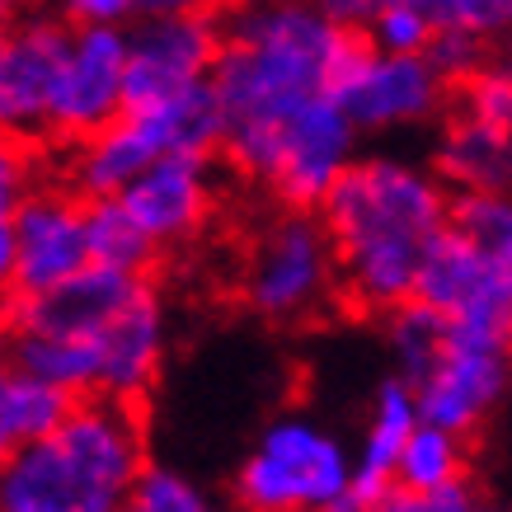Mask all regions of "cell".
<instances>
[{
    "label": "cell",
    "mask_w": 512,
    "mask_h": 512,
    "mask_svg": "<svg viewBox=\"0 0 512 512\" xmlns=\"http://www.w3.org/2000/svg\"><path fill=\"white\" fill-rule=\"evenodd\" d=\"M76 395H66L62 386H52L47 376H38L33 367L0 357V442L15 451L33 437H43L52 423L66 414V404Z\"/></svg>",
    "instance_id": "e0dca14e"
},
{
    "label": "cell",
    "mask_w": 512,
    "mask_h": 512,
    "mask_svg": "<svg viewBox=\"0 0 512 512\" xmlns=\"http://www.w3.org/2000/svg\"><path fill=\"white\" fill-rule=\"evenodd\" d=\"M433 174L456 193L512 188V132L461 109L437 137Z\"/></svg>",
    "instance_id": "2e32d148"
},
{
    "label": "cell",
    "mask_w": 512,
    "mask_h": 512,
    "mask_svg": "<svg viewBox=\"0 0 512 512\" xmlns=\"http://www.w3.org/2000/svg\"><path fill=\"white\" fill-rule=\"evenodd\" d=\"M456 475H466V447H461V433L419 419L414 428H409V437H404L400 461H395V489L386 494L381 508H409L419 494L456 480Z\"/></svg>",
    "instance_id": "ac0fdd59"
},
{
    "label": "cell",
    "mask_w": 512,
    "mask_h": 512,
    "mask_svg": "<svg viewBox=\"0 0 512 512\" xmlns=\"http://www.w3.org/2000/svg\"><path fill=\"white\" fill-rule=\"evenodd\" d=\"M334 99L357 132H400L437 118L447 104V76L428 52H386L357 43L334 85Z\"/></svg>",
    "instance_id": "30bf717a"
},
{
    "label": "cell",
    "mask_w": 512,
    "mask_h": 512,
    "mask_svg": "<svg viewBox=\"0 0 512 512\" xmlns=\"http://www.w3.org/2000/svg\"><path fill=\"white\" fill-rule=\"evenodd\" d=\"M461 109L512 132V62H480L461 76Z\"/></svg>",
    "instance_id": "d4e9b609"
},
{
    "label": "cell",
    "mask_w": 512,
    "mask_h": 512,
    "mask_svg": "<svg viewBox=\"0 0 512 512\" xmlns=\"http://www.w3.org/2000/svg\"><path fill=\"white\" fill-rule=\"evenodd\" d=\"M357 137L362 132L343 113V104L325 94L301 113H292L287 123H278L259 146H249L235 160V170L249 174L287 207H320V198L357 160Z\"/></svg>",
    "instance_id": "52a82bcc"
},
{
    "label": "cell",
    "mask_w": 512,
    "mask_h": 512,
    "mask_svg": "<svg viewBox=\"0 0 512 512\" xmlns=\"http://www.w3.org/2000/svg\"><path fill=\"white\" fill-rule=\"evenodd\" d=\"M85 245H90V268H109L123 278H146V268L160 254L118 198H85Z\"/></svg>",
    "instance_id": "d6986e66"
},
{
    "label": "cell",
    "mask_w": 512,
    "mask_h": 512,
    "mask_svg": "<svg viewBox=\"0 0 512 512\" xmlns=\"http://www.w3.org/2000/svg\"><path fill=\"white\" fill-rule=\"evenodd\" d=\"M249 311L273 325H301L329 306L339 292V254L325 221L311 207H287L249 240L245 273H240Z\"/></svg>",
    "instance_id": "8992f818"
},
{
    "label": "cell",
    "mask_w": 512,
    "mask_h": 512,
    "mask_svg": "<svg viewBox=\"0 0 512 512\" xmlns=\"http://www.w3.org/2000/svg\"><path fill=\"white\" fill-rule=\"evenodd\" d=\"M508 33H512V0H508Z\"/></svg>",
    "instance_id": "8d00e7d4"
},
{
    "label": "cell",
    "mask_w": 512,
    "mask_h": 512,
    "mask_svg": "<svg viewBox=\"0 0 512 512\" xmlns=\"http://www.w3.org/2000/svg\"><path fill=\"white\" fill-rule=\"evenodd\" d=\"M57 15L71 29H127L141 15V0H57Z\"/></svg>",
    "instance_id": "4316f807"
},
{
    "label": "cell",
    "mask_w": 512,
    "mask_h": 512,
    "mask_svg": "<svg viewBox=\"0 0 512 512\" xmlns=\"http://www.w3.org/2000/svg\"><path fill=\"white\" fill-rule=\"evenodd\" d=\"M362 29H367V43L386 52H428L433 43V24L414 0H381Z\"/></svg>",
    "instance_id": "cb8c5ba5"
},
{
    "label": "cell",
    "mask_w": 512,
    "mask_h": 512,
    "mask_svg": "<svg viewBox=\"0 0 512 512\" xmlns=\"http://www.w3.org/2000/svg\"><path fill=\"white\" fill-rule=\"evenodd\" d=\"M90 268L85 198L62 188H33L15 212V282L10 296H43Z\"/></svg>",
    "instance_id": "4fadbf2b"
},
{
    "label": "cell",
    "mask_w": 512,
    "mask_h": 512,
    "mask_svg": "<svg viewBox=\"0 0 512 512\" xmlns=\"http://www.w3.org/2000/svg\"><path fill=\"white\" fill-rule=\"evenodd\" d=\"M33 188V151L24 146V132H0V217H15Z\"/></svg>",
    "instance_id": "484cf974"
},
{
    "label": "cell",
    "mask_w": 512,
    "mask_h": 512,
    "mask_svg": "<svg viewBox=\"0 0 512 512\" xmlns=\"http://www.w3.org/2000/svg\"><path fill=\"white\" fill-rule=\"evenodd\" d=\"M127 508L137 512H207V494H202L198 484L179 475L170 466H151V461H141L137 480L127 489Z\"/></svg>",
    "instance_id": "7402d4cb"
},
{
    "label": "cell",
    "mask_w": 512,
    "mask_h": 512,
    "mask_svg": "<svg viewBox=\"0 0 512 512\" xmlns=\"http://www.w3.org/2000/svg\"><path fill=\"white\" fill-rule=\"evenodd\" d=\"M221 24L193 10H146L141 24L127 33V104L156 94L207 85L217 62Z\"/></svg>",
    "instance_id": "7c38bea8"
},
{
    "label": "cell",
    "mask_w": 512,
    "mask_h": 512,
    "mask_svg": "<svg viewBox=\"0 0 512 512\" xmlns=\"http://www.w3.org/2000/svg\"><path fill=\"white\" fill-rule=\"evenodd\" d=\"M414 423H419L414 386L404 376H395V381H386V386L376 390L367 428H362V442L353 451L348 508H381L386 503V494L395 489V461H400V447Z\"/></svg>",
    "instance_id": "9a60e30c"
},
{
    "label": "cell",
    "mask_w": 512,
    "mask_h": 512,
    "mask_svg": "<svg viewBox=\"0 0 512 512\" xmlns=\"http://www.w3.org/2000/svg\"><path fill=\"white\" fill-rule=\"evenodd\" d=\"M409 508L414 512H470V508H480V489L470 484V475H456V480L419 494Z\"/></svg>",
    "instance_id": "83f0119b"
},
{
    "label": "cell",
    "mask_w": 512,
    "mask_h": 512,
    "mask_svg": "<svg viewBox=\"0 0 512 512\" xmlns=\"http://www.w3.org/2000/svg\"><path fill=\"white\" fill-rule=\"evenodd\" d=\"M170 353V315L146 278L85 268L43 296H15L10 357L66 395L141 400Z\"/></svg>",
    "instance_id": "6da1fadb"
},
{
    "label": "cell",
    "mask_w": 512,
    "mask_h": 512,
    "mask_svg": "<svg viewBox=\"0 0 512 512\" xmlns=\"http://www.w3.org/2000/svg\"><path fill=\"white\" fill-rule=\"evenodd\" d=\"M127 104V29H71L47 71L38 132L85 141L109 127Z\"/></svg>",
    "instance_id": "ba28073f"
},
{
    "label": "cell",
    "mask_w": 512,
    "mask_h": 512,
    "mask_svg": "<svg viewBox=\"0 0 512 512\" xmlns=\"http://www.w3.org/2000/svg\"><path fill=\"white\" fill-rule=\"evenodd\" d=\"M5 29H10V24H0V132H24V113H19V90H15V71H10Z\"/></svg>",
    "instance_id": "f1b7e54d"
},
{
    "label": "cell",
    "mask_w": 512,
    "mask_h": 512,
    "mask_svg": "<svg viewBox=\"0 0 512 512\" xmlns=\"http://www.w3.org/2000/svg\"><path fill=\"white\" fill-rule=\"evenodd\" d=\"M10 353V325H5V320H0V357Z\"/></svg>",
    "instance_id": "e575fe53"
},
{
    "label": "cell",
    "mask_w": 512,
    "mask_h": 512,
    "mask_svg": "<svg viewBox=\"0 0 512 512\" xmlns=\"http://www.w3.org/2000/svg\"><path fill=\"white\" fill-rule=\"evenodd\" d=\"M5 456H10V447H5V442H0V461H5Z\"/></svg>",
    "instance_id": "d590c367"
},
{
    "label": "cell",
    "mask_w": 512,
    "mask_h": 512,
    "mask_svg": "<svg viewBox=\"0 0 512 512\" xmlns=\"http://www.w3.org/2000/svg\"><path fill=\"white\" fill-rule=\"evenodd\" d=\"M141 461L132 404L76 395L43 437L0 461V512H118Z\"/></svg>",
    "instance_id": "277c9868"
},
{
    "label": "cell",
    "mask_w": 512,
    "mask_h": 512,
    "mask_svg": "<svg viewBox=\"0 0 512 512\" xmlns=\"http://www.w3.org/2000/svg\"><path fill=\"white\" fill-rule=\"evenodd\" d=\"M451 217V193L433 170L400 156H357L320 198L339 287L362 311L386 315L414 296L433 235Z\"/></svg>",
    "instance_id": "3957f363"
},
{
    "label": "cell",
    "mask_w": 512,
    "mask_h": 512,
    "mask_svg": "<svg viewBox=\"0 0 512 512\" xmlns=\"http://www.w3.org/2000/svg\"><path fill=\"white\" fill-rule=\"evenodd\" d=\"M15 282V217H0V296Z\"/></svg>",
    "instance_id": "4dcf8cb0"
},
{
    "label": "cell",
    "mask_w": 512,
    "mask_h": 512,
    "mask_svg": "<svg viewBox=\"0 0 512 512\" xmlns=\"http://www.w3.org/2000/svg\"><path fill=\"white\" fill-rule=\"evenodd\" d=\"M437 33H461L489 43L494 33H508V0H414Z\"/></svg>",
    "instance_id": "603a6c76"
},
{
    "label": "cell",
    "mask_w": 512,
    "mask_h": 512,
    "mask_svg": "<svg viewBox=\"0 0 512 512\" xmlns=\"http://www.w3.org/2000/svg\"><path fill=\"white\" fill-rule=\"evenodd\" d=\"M353 451L311 414L268 419L235 475V494L254 512H334L348 508Z\"/></svg>",
    "instance_id": "5b68a950"
},
{
    "label": "cell",
    "mask_w": 512,
    "mask_h": 512,
    "mask_svg": "<svg viewBox=\"0 0 512 512\" xmlns=\"http://www.w3.org/2000/svg\"><path fill=\"white\" fill-rule=\"evenodd\" d=\"M193 5H207V0H141V15L146 10H193Z\"/></svg>",
    "instance_id": "d6a6232c"
},
{
    "label": "cell",
    "mask_w": 512,
    "mask_h": 512,
    "mask_svg": "<svg viewBox=\"0 0 512 512\" xmlns=\"http://www.w3.org/2000/svg\"><path fill=\"white\" fill-rule=\"evenodd\" d=\"M43 0H0V24H15V19L33 15Z\"/></svg>",
    "instance_id": "1f68e13d"
},
{
    "label": "cell",
    "mask_w": 512,
    "mask_h": 512,
    "mask_svg": "<svg viewBox=\"0 0 512 512\" xmlns=\"http://www.w3.org/2000/svg\"><path fill=\"white\" fill-rule=\"evenodd\" d=\"M113 198L151 235V245L170 249L207 226L212 202H217V174L207 156H160L137 179H127Z\"/></svg>",
    "instance_id": "5bb4252c"
},
{
    "label": "cell",
    "mask_w": 512,
    "mask_h": 512,
    "mask_svg": "<svg viewBox=\"0 0 512 512\" xmlns=\"http://www.w3.org/2000/svg\"><path fill=\"white\" fill-rule=\"evenodd\" d=\"M390 315V348H395V362H400V376H414L437 353V343H442V315L433 306H423V301H400Z\"/></svg>",
    "instance_id": "44dd1931"
},
{
    "label": "cell",
    "mask_w": 512,
    "mask_h": 512,
    "mask_svg": "<svg viewBox=\"0 0 512 512\" xmlns=\"http://www.w3.org/2000/svg\"><path fill=\"white\" fill-rule=\"evenodd\" d=\"M353 29L320 15L311 0H245L221 24L212 99L231 165L306 104L334 94L353 57Z\"/></svg>",
    "instance_id": "7a4b0ae2"
},
{
    "label": "cell",
    "mask_w": 512,
    "mask_h": 512,
    "mask_svg": "<svg viewBox=\"0 0 512 512\" xmlns=\"http://www.w3.org/2000/svg\"><path fill=\"white\" fill-rule=\"evenodd\" d=\"M320 15H329L334 24H343V29H362L367 19H372V10L381 5V0H311Z\"/></svg>",
    "instance_id": "f546056e"
},
{
    "label": "cell",
    "mask_w": 512,
    "mask_h": 512,
    "mask_svg": "<svg viewBox=\"0 0 512 512\" xmlns=\"http://www.w3.org/2000/svg\"><path fill=\"white\" fill-rule=\"evenodd\" d=\"M451 226L466 231L489 254L512 240V188H480V193H456L451 198Z\"/></svg>",
    "instance_id": "ffe728a7"
},
{
    "label": "cell",
    "mask_w": 512,
    "mask_h": 512,
    "mask_svg": "<svg viewBox=\"0 0 512 512\" xmlns=\"http://www.w3.org/2000/svg\"><path fill=\"white\" fill-rule=\"evenodd\" d=\"M226 5H245V0H226Z\"/></svg>",
    "instance_id": "74e56055"
},
{
    "label": "cell",
    "mask_w": 512,
    "mask_h": 512,
    "mask_svg": "<svg viewBox=\"0 0 512 512\" xmlns=\"http://www.w3.org/2000/svg\"><path fill=\"white\" fill-rule=\"evenodd\" d=\"M414 301L433 306L447 325L489 334V339L512 343V292L498 259L484 245H475L466 231L442 226L423 254L419 278H414Z\"/></svg>",
    "instance_id": "8fae6325"
},
{
    "label": "cell",
    "mask_w": 512,
    "mask_h": 512,
    "mask_svg": "<svg viewBox=\"0 0 512 512\" xmlns=\"http://www.w3.org/2000/svg\"><path fill=\"white\" fill-rule=\"evenodd\" d=\"M494 259H498V268H503V278H508V292H512V240H508L503 249H498Z\"/></svg>",
    "instance_id": "836d02e7"
},
{
    "label": "cell",
    "mask_w": 512,
    "mask_h": 512,
    "mask_svg": "<svg viewBox=\"0 0 512 512\" xmlns=\"http://www.w3.org/2000/svg\"><path fill=\"white\" fill-rule=\"evenodd\" d=\"M447 325V320H442ZM419 400V419L451 428V433H475L498 400L508 395L512 381V343L489 339V334H470V329L447 325L437 353L423 362L414 376H404Z\"/></svg>",
    "instance_id": "9c48e42d"
}]
</instances>
